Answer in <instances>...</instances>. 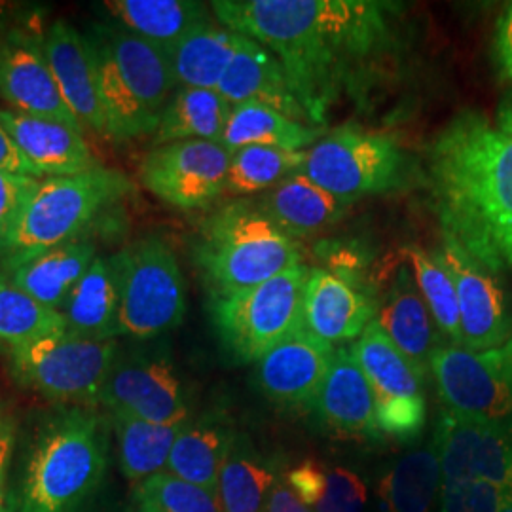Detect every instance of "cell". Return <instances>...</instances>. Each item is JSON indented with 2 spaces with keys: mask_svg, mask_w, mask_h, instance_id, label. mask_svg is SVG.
Here are the masks:
<instances>
[{
  "mask_svg": "<svg viewBox=\"0 0 512 512\" xmlns=\"http://www.w3.org/2000/svg\"><path fill=\"white\" fill-rule=\"evenodd\" d=\"M256 203L289 236L300 238L336 224L353 202L330 194L298 171L268 190Z\"/></svg>",
  "mask_w": 512,
  "mask_h": 512,
  "instance_id": "obj_26",
  "label": "cell"
},
{
  "mask_svg": "<svg viewBox=\"0 0 512 512\" xmlns=\"http://www.w3.org/2000/svg\"><path fill=\"white\" fill-rule=\"evenodd\" d=\"M0 95L12 110L84 131L57 88L44 38L16 29L0 40Z\"/></svg>",
  "mask_w": 512,
  "mask_h": 512,
  "instance_id": "obj_17",
  "label": "cell"
},
{
  "mask_svg": "<svg viewBox=\"0 0 512 512\" xmlns=\"http://www.w3.org/2000/svg\"><path fill=\"white\" fill-rule=\"evenodd\" d=\"M429 372L446 410L512 427V338L484 351L440 346Z\"/></svg>",
  "mask_w": 512,
  "mask_h": 512,
  "instance_id": "obj_11",
  "label": "cell"
},
{
  "mask_svg": "<svg viewBox=\"0 0 512 512\" xmlns=\"http://www.w3.org/2000/svg\"><path fill=\"white\" fill-rule=\"evenodd\" d=\"M186 421L150 423L126 414H110L122 473L135 482H145L150 476L164 473L173 444Z\"/></svg>",
  "mask_w": 512,
  "mask_h": 512,
  "instance_id": "obj_34",
  "label": "cell"
},
{
  "mask_svg": "<svg viewBox=\"0 0 512 512\" xmlns=\"http://www.w3.org/2000/svg\"><path fill=\"white\" fill-rule=\"evenodd\" d=\"M429 188L442 238L494 270V245L512 220V135L461 112L429 150Z\"/></svg>",
  "mask_w": 512,
  "mask_h": 512,
  "instance_id": "obj_2",
  "label": "cell"
},
{
  "mask_svg": "<svg viewBox=\"0 0 512 512\" xmlns=\"http://www.w3.org/2000/svg\"><path fill=\"white\" fill-rule=\"evenodd\" d=\"M501 512H512V497L509 499V503H507V505L501 509Z\"/></svg>",
  "mask_w": 512,
  "mask_h": 512,
  "instance_id": "obj_50",
  "label": "cell"
},
{
  "mask_svg": "<svg viewBox=\"0 0 512 512\" xmlns=\"http://www.w3.org/2000/svg\"><path fill=\"white\" fill-rule=\"evenodd\" d=\"M279 480L277 461L256 450L247 437L238 435L220 469L217 484L220 509L222 512H266Z\"/></svg>",
  "mask_w": 512,
  "mask_h": 512,
  "instance_id": "obj_32",
  "label": "cell"
},
{
  "mask_svg": "<svg viewBox=\"0 0 512 512\" xmlns=\"http://www.w3.org/2000/svg\"><path fill=\"white\" fill-rule=\"evenodd\" d=\"M238 433L219 412H205L183 425L167 461V473L186 482L217 490L219 475Z\"/></svg>",
  "mask_w": 512,
  "mask_h": 512,
  "instance_id": "obj_25",
  "label": "cell"
},
{
  "mask_svg": "<svg viewBox=\"0 0 512 512\" xmlns=\"http://www.w3.org/2000/svg\"><path fill=\"white\" fill-rule=\"evenodd\" d=\"M97 258L90 239H74L35 256L8 272V279L40 304L59 310Z\"/></svg>",
  "mask_w": 512,
  "mask_h": 512,
  "instance_id": "obj_27",
  "label": "cell"
},
{
  "mask_svg": "<svg viewBox=\"0 0 512 512\" xmlns=\"http://www.w3.org/2000/svg\"><path fill=\"white\" fill-rule=\"evenodd\" d=\"M310 268L283 274L228 296L211 298V321L220 344L236 363H258L294 330L304 327Z\"/></svg>",
  "mask_w": 512,
  "mask_h": 512,
  "instance_id": "obj_7",
  "label": "cell"
},
{
  "mask_svg": "<svg viewBox=\"0 0 512 512\" xmlns=\"http://www.w3.org/2000/svg\"><path fill=\"white\" fill-rule=\"evenodd\" d=\"M0 171L35 177L31 165L27 164L25 158L19 154L14 141L8 137V133L2 129V126H0Z\"/></svg>",
  "mask_w": 512,
  "mask_h": 512,
  "instance_id": "obj_46",
  "label": "cell"
},
{
  "mask_svg": "<svg viewBox=\"0 0 512 512\" xmlns=\"http://www.w3.org/2000/svg\"><path fill=\"white\" fill-rule=\"evenodd\" d=\"M65 329L61 311L40 304L6 275H0V344L8 349L18 348Z\"/></svg>",
  "mask_w": 512,
  "mask_h": 512,
  "instance_id": "obj_39",
  "label": "cell"
},
{
  "mask_svg": "<svg viewBox=\"0 0 512 512\" xmlns=\"http://www.w3.org/2000/svg\"><path fill=\"white\" fill-rule=\"evenodd\" d=\"M511 497V490L484 480H469L440 488L442 512H501Z\"/></svg>",
  "mask_w": 512,
  "mask_h": 512,
  "instance_id": "obj_41",
  "label": "cell"
},
{
  "mask_svg": "<svg viewBox=\"0 0 512 512\" xmlns=\"http://www.w3.org/2000/svg\"><path fill=\"white\" fill-rule=\"evenodd\" d=\"M105 10L129 33L165 52L184 35L211 21V6L194 0H107Z\"/></svg>",
  "mask_w": 512,
  "mask_h": 512,
  "instance_id": "obj_30",
  "label": "cell"
},
{
  "mask_svg": "<svg viewBox=\"0 0 512 512\" xmlns=\"http://www.w3.org/2000/svg\"><path fill=\"white\" fill-rule=\"evenodd\" d=\"M99 403L110 414L150 423H183L190 418L183 382L165 348L118 351Z\"/></svg>",
  "mask_w": 512,
  "mask_h": 512,
  "instance_id": "obj_13",
  "label": "cell"
},
{
  "mask_svg": "<svg viewBox=\"0 0 512 512\" xmlns=\"http://www.w3.org/2000/svg\"><path fill=\"white\" fill-rule=\"evenodd\" d=\"M0 126L37 179L42 175L46 179L69 177L101 165L84 139V131L73 126L12 109H0Z\"/></svg>",
  "mask_w": 512,
  "mask_h": 512,
  "instance_id": "obj_20",
  "label": "cell"
},
{
  "mask_svg": "<svg viewBox=\"0 0 512 512\" xmlns=\"http://www.w3.org/2000/svg\"><path fill=\"white\" fill-rule=\"evenodd\" d=\"M232 154L217 141H179L154 147L141 164V183L158 200L196 211L224 196Z\"/></svg>",
  "mask_w": 512,
  "mask_h": 512,
  "instance_id": "obj_14",
  "label": "cell"
},
{
  "mask_svg": "<svg viewBox=\"0 0 512 512\" xmlns=\"http://www.w3.org/2000/svg\"><path fill=\"white\" fill-rule=\"evenodd\" d=\"M238 33L213 19L184 35L165 54L177 88L217 90L238 46Z\"/></svg>",
  "mask_w": 512,
  "mask_h": 512,
  "instance_id": "obj_31",
  "label": "cell"
},
{
  "mask_svg": "<svg viewBox=\"0 0 512 512\" xmlns=\"http://www.w3.org/2000/svg\"><path fill=\"white\" fill-rule=\"evenodd\" d=\"M512 266V220L499 232L494 245V272L501 274Z\"/></svg>",
  "mask_w": 512,
  "mask_h": 512,
  "instance_id": "obj_47",
  "label": "cell"
},
{
  "mask_svg": "<svg viewBox=\"0 0 512 512\" xmlns=\"http://www.w3.org/2000/svg\"><path fill=\"white\" fill-rule=\"evenodd\" d=\"M376 300L359 291L340 275L323 268L310 270L304 298V327L329 342L359 340L374 321Z\"/></svg>",
  "mask_w": 512,
  "mask_h": 512,
  "instance_id": "obj_22",
  "label": "cell"
},
{
  "mask_svg": "<svg viewBox=\"0 0 512 512\" xmlns=\"http://www.w3.org/2000/svg\"><path fill=\"white\" fill-rule=\"evenodd\" d=\"M495 67L501 80H512V2L497 21L494 40Z\"/></svg>",
  "mask_w": 512,
  "mask_h": 512,
  "instance_id": "obj_44",
  "label": "cell"
},
{
  "mask_svg": "<svg viewBox=\"0 0 512 512\" xmlns=\"http://www.w3.org/2000/svg\"><path fill=\"white\" fill-rule=\"evenodd\" d=\"M118 308L120 293L114 256L97 255L88 272L80 277L67 296L61 313L67 330L74 334L109 340L118 338Z\"/></svg>",
  "mask_w": 512,
  "mask_h": 512,
  "instance_id": "obj_28",
  "label": "cell"
},
{
  "mask_svg": "<svg viewBox=\"0 0 512 512\" xmlns=\"http://www.w3.org/2000/svg\"><path fill=\"white\" fill-rule=\"evenodd\" d=\"M300 173L330 194L355 202L403 188L408 158L401 145L380 131L342 126L306 150Z\"/></svg>",
  "mask_w": 512,
  "mask_h": 512,
  "instance_id": "obj_9",
  "label": "cell"
},
{
  "mask_svg": "<svg viewBox=\"0 0 512 512\" xmlns=\"http://www.w3.org/2000/svg\"><path fill=\"white\" fill-rule=\"evenodd\" d=\"M220 25L279 59L311 126L365 105L395 76L404 52L399 6L380 0H215Z\"/></svg>",
  "mask_w": 512,
  "mask_h": 512,
  "instance_id": "obj_1",
  "label": "cell"
},
{
  "mask_svg": "<svg viewBox=\"0 0 512 512\" xmlns=\"http://www.w3.org/2000/svg\"><path fill=\"white\" fill-rule=\"evenodd\" d=\"M44 54L57 88L82 129L107 137L105 110L99 97L92 42L65 19H57L44 35Z\"/></svg>",
  "mask_w": 512,
  "mask_h": 512,
  "instance_id": "obj_19",
  "label": "cell"
},
{
  "mask_svg": "<svg viewBox=\"0 0 512 512\" xmlns=\"http://www.w3.org/2000/svg\"><path fill=\"white\" fill-rule=\"evenodd\" d=\"M211 298L256 287L302 264L298 239L256 202L222 205L203 220L192 247Z\"/></svg>",
  "mask_w": 512,
  "mask_h": 512,
  "instance_id": "obj_5",
  "label": "cell"
},
{
  "mask_svg": "<svg viewBox=\"0 0 512 512\" xmlns=\"http://www.w3.org/2000/svg\"><path fill=\"white\" fill-rule=\"evenodd\" d=\"M433 448L440 465V488L484 480L512 492V427L469 420L442 408Z\"/></svg>",
  "mask_w": 512,
  "mask_h": 512,
  "instance_id": "obj_15",
  "label": "cell"
},
{
  "mask_svg": "<svg viewBox=\"0 0 512 512\" xmlns=\"http://www.w3.org/2000/svg\"><path fill=\"white\" fill-rule=\"evenodd\" d=\"M285 480L313 512H363L368 499L361 476L313 459L293 467Z\"/></svg>",
  "mask_w": 512,
  "mask_h": 512,
  "instance_id": "obj_36",
  "label": "cell"
},
{
  "mask_svg": "<svg viewBox=\"0 0 512 512\" xmlns=\"http://www.w3.org/2000/svg\"><path fill=\"white\" fill-rule=\"evenodd\" d=\"M137 512H158L148 501H139V511Z\"/></svg>",
  "mask_w": 512,
  "mask_h": 512,
  "instance_id": "obj_49",
  "label": "cell"
},
{
  "mask_svg": "<svg viewBox=\"0 0 512 512\" xmlns=\"http://www.w3.org/2000/svg\"><path fill=\"white\" fill-rule=\"evenodd\" d=\"M217 92L232 107L241 103H260L293 120L310 124L308 114L294 97L279 59L251 38L239 35L236 54L222 76Z\"/></svg>",
  "mask_w": 512,
  "mask_h": 512,
  "instance_id": "obj_23",
  "label": "cell"
},
{
  "mask_svg": "<svg viewBox=\"0 0 512 512\" xmlns=\"http://www.w3.org/2000/svg\"><path fill=\"white\" fill-rule=\"evenodd\" d=\"M128 177L97 165L69 177H48L25 203L0 245L6 272L63 243L80 239L93 220L131 192Z\"/></svg>",
  "mask_w": 512,
  "mask_h": 512,
  "instance_id": "obj_6",
  "label": "cell"
},
{
  "mask_svg": "<svg viewBox=\"0 0 512 512\" xmlns=\"http://www.w3.org/2000/svg\"><path fill=\"white\" fill-rule=\"evenodd\" d=\"M336 348L300 327L256 363L260 391L277 404L310 406L323 384Z\"/></svg>",
  "mask_w": 512,
  "mask_h": 512,
  "instance_id": "obj_18",
  "label": "cell"
},
{
  "mask_svg": "<svg viewBox=\"0 0 512 512\" xmlns=\"http://www.w3.org/2000/svg\"><path fill=\"white\" fill-rule=\"evenodd\" d=\"M0 12H2V8H0Z\"/></svg>",
  "mask_w": 512,
  "mask_h": 512,
  "instance_id": "obj_51",
  "label": "cell"
},
{
  "mask_svg": "<svg viewBox=\"0 0 512 512\" xmlns=\"http://www.w3.org/2000/svg\"><path fill=\"white\" fill-rule=\"evenodd\" d=\"M137 499L148 501L158 512H222L217 490L196 486L167 471L141 482Z\"/></svg>",
  "mask_w": 512,
  "mask_h": 512,
  "instance_id": "obj_40",
  "label": "cell"
},
{
  "mask_svg": "<svg viewBox=\"0 0 512 512\" xmlns=\"http://www.w3.org/2000/svg\"><path fill=\"white\" fill-rule=\"evenodd\" d=\"M437 255L458 293L461 348L484 351L509 342L512 310L499 274L452 239L442 238Z\"/></svg>",
  "mask_w": 512,
  "mask_h": 512,
  "instance_id": "obj_16",
  "label": "cell"
},
{
  "mask_svg": "<svg viewBox=\"0 0 512 512\" xmlns=\"http://www.w3.org/2000/svg\"><path fill=\"white\" fill-rule=\"evenodd\" d=\"M351 349L372 387L380 435L401 442L418 439L427 420L425 376L374 321L353 342Z\"/></svg>",
  "mask_w": 512,
  "mask_h": 512,
  "instance_id": "obj_12",
  "label": "cell"
},
{
  "mask_svg": "<svg viewBox=\"0 0 512 512\" xmlns=\"http://www.w3.org/2000/svg\"><path fill=\"white\" fill-rule=\"evenodd\" d=\"M107 465V439L97 414L59 410L38 431L25 461L14 512H74L97 488Z\"/></svg>",
  "mask_w": 512,
  "mask_h": 512,
  "instance_id": "obj_4",
  "label": "cell"
},
{
  "mask_svg": "<svg viewBox=\"0 0 512 512\" xmlns=\"http://www.w3.org/2000/svg\"><path fill=\"white\" fill-rule=\"evenodd\" d=\"M118 336L152 340L183 323L186 285L171 245L158 236L137 239L116 253Z\"/></svg>",
  "mask_w": 512,
  "mask_h": 512,
  "instance_id": "obj_8",
  "label": "cell"
},
{
  "mask_svg": "<svg viewBox=\"0 0 512 512\" xmlns=\"http://www.w3.org/2000/svg\"><path fill=\"white\" fill-rule=\"evenodd\" d=\"M374 323L423 376L429 372L433 353L446 346L414 277L406 268L399 272L384 296L376 300Z\"/></svg>",
  "mask_w": 512,
  "mask_h": 512,
  "instance_id": "obj_24",
  "label": "cell"
},
{
  "mask_svg": "<svg viewBox=\"0 0 512 512\" xmlns=\"http://www.w3.org/2000/svg\"><path fill=\"white\" fill-rule=\"evenodd\" d=\"M40 179L21 173L0 171V245L14 228L25 203L37 190Z\"/></svg>",
  "mask_w": 512,
  "mask_h": 512,
  "instance_id": "obj_42",
  "label": "cell"
},
{
  "mask_svg": "<svg viewBox=\"0 0 512 512\" xmlns=\"http://www.w3.org/2000/svg\"><path fill=\"white\" fill-rule=\"evenodd\" d=\"M310 408L334 433L361 439L380 435L374 393L351 346L336 348L329 372Z\"/></svg>",
  "mask_w": 512,
  "mask_h": 512,
  "instance_id": "obj_21",
  "label": "cell"
},
{
  "mask_svg": "<svg viewBox=\"0 0 512 512\" xmlns=\"http://www.w3.org/2000/svg\"><path fill=\"white\" fill-rule=\"evenodd\" d=\"M232 105L217 90L177 88L165 105L154 145L179 141H217L226 128Z\"/></svg>",
  "mask_w": 512,
  "mask_h": 512,
  "instance_id": "obj_33",
  "label": "cell"
},
{
  "mask_svg": "<svg viewBox=\"0 0 512 512\" xmlns=\"http://www.w3.org/2000/svg\"><path fill=\"white\" fill-rule=\"evenodd\" d=\"M403 253L421 298L431 311L446 346L461 348L458 293L437 251L429 253L418 245H412Z\"/></svg>",
  "mask_w": 512,
  "mask_h": 512,
  "instance_id": "obj_37",
  "label": "cell"
},
{
  "mask_svg": "<svg viewBox=\"0 0 512 512\" xmlns=\"http://www.w3.org/2000/svg\"><path fill=\"white\" fill-rule=\"evenodd\" d=\"M118 340H95L57 330L8 349L14 378L59 403H99L101 389L118 357Z\"/></svg>",
  "mask_w": 512,
  "mask_h": 512,
  "instance_id": "obj_10",
  "label": "cell"
},
{
  "mask_svg": "<svg viewBox=\"0 0 512 512\" xmlns=\"http://www.w3.org/2000/svg\"><path fill=\"white\" fill-rule=\"evenodd\" d=\"M306 152L283 148L245 147L232 154L224 196L241 198L268 192L302 169Z\"/></svg>",
  "mask_w": 512,
  "mask_h": 512,
  "instance_id": "obj_38",
  "label": "cell"
},
{
  "mask_svg": "<svg viewBox=\"0 0 512 512\" xmlns=\"http://www.w3.org/2000/svg\"><path fill=\"white\" fill-rule=\"evenodd\" d=\"M16 448V421L0 416V512H14V497L10 492V469Z\"/></svg>",
  "mask_w": 512,
  "mask_h": 512,
  "instance_id": "obj_43",
  "label": "cell"
},
{
  "mask_svg": "<svg viewBox=\"0 0 512 512\" xmlns=\"http://www.w3.org/2000/svg\"><path fill=\"white\" fill-rule=\"evenodd\" d=\"M92 42L107 137L131 141L154 135L169 97L177 90L164 48L118 23L93 25Z\"/></svg>",
  "mask_w": 512,
  "mask_h": 512,
  "instance_id": "obj_3",
  "label": "cell"
},
{
  "mask_svg": "<svg viewBox=\"0 0 512 512\" xmlns=\"http://www.w3.org/2000/svg\"><path fill=\"white\" fill-rule=\"evenodd\" d=\"M329 131L304 124L285 116L283 112L260 105L241 103L232 107L220 145L230 154L245 147H272L306 152L317 145Z\"/></svg>",
  "mask_w": 512,
  "mask_h": 512,
  "instance_id": "obj_29",
  "label": "cell"
},
{
  "mask_svg": "<svg viewBox=\"0 0 512 512\" xmlns=\"http://www.w3.org/2000/svg\"><path fill=\"white\" fill-rule=\"evenodd\" d=\"M440 465L433 444L404 454L378 482L384 512H431L440 495Z\"/></svg>",
  "mask_w": 512,
  "mask_h": 512,
  "instance_id": "obj_35",
  "label": "cell"
},
{
  "mask_svg": "<svg viewBox=\"0 0 512 512\" xmlns=\"http://www.w3.org/2000/svg\"><path fill=\"white\" fill-rule=\"evenodd\" d=\"M497 124L512 135V93L505 99V103L499 109V120Z\"/></svg>",
  "mask_w": 512,
  "mask_h": 512,
  "instance_id": "obj_48",
  "label": "cell"
},
{
  "mask_svg": "<svg viewBox=\"0 0 512 512\" xmlns=\"http://www.w3.org/2000/svg\"><path fill=\"white\" fill-rule=\"evenodd\" d=\"M266 512H313L310 507L294 494L293 488L287 484L285 478H281L275 484L274 492L270 495Z\"/></svg>",
  "mask_w": 512,
  "mask_h": 512,
  "instance_id": "obj_45",
  "label": "cell"
}]
</instances>
